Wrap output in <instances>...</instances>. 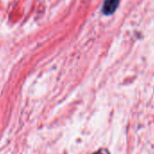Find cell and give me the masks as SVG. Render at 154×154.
<instances>
[{
    "label": "cell",
    "mask_w": 154,
    "mask_h": 154,
    "mask_svg": "<svg viewBox=\"0 0 154 154\" xmlns=\"http://www.w3.org/2000/svg\"><path fill=\"white\" fill-rule=\"evenodd\" d=\"M119 6V0H105L103 6V12L104 15H112L115 12Z\"/></svg>",
    "instance_id": "cell-1"
}]
</instances>
